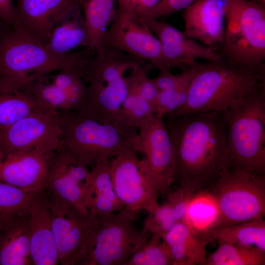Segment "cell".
I'll return each mask as SVG.
<instances>
[{
    "mask_svg": "<svg viewBox=\"0 0 265 265\" xmlns=\"http://www.w3.org/2000/svg\"><path fill=\"white\" fill-rule=\"evenodd\" d=\"M89 36L87 48L95 53L102 48V39L115 13V0H79Z\"/></svg>",
    "mask_w": 265,
    "mask_h": 265,
    "instance_id": "cell-26",
    "label": "cell"
},
{
    "mask_svg": "<svg viewBox=\"0 0 265 265\" xmlns=\"http://www.w3.org/2000/svg\"><path fill=\"white\" fill-rule=\"evenodd\" d=\"M177 222L170 203L167 201L148 215L144 220L142 230L151 235L161 237Z\"/></svg>",
    "mask_w": 265,
    "mask_h": 265,
    "instance_id": "cell-36",
    "label": "cell"
},
{
    "mask_svg": "<svg viewBox=\"0 0 265 265\" xmlns=\"http://www.w3.org/2000/svg\"><path fill=\"white\" fill-rule=\"evenodd\" d=\"M110 173L117 197L135 216L142 210L150 213L159 205V195L135 152L129 151L110 159Z\"/></svg>",
    "mask_w": 265,
    "mask_h": 265,
    "instance_id": "cell-13",
    "label": "cell"
},
{
    "mask_svg": "<svg viewBox=\"0 0 265 265\" xmlns=\"http://www.w3.org/2000/svg\"><path fill=\"white\" fill-rule=\"evenodd\" d=\"M219 219V209L213 195L209 190L196 191L189 202L184 222L193 232L206 238L217 228Z\"/></svg>",
    "mask_w": 265,
    "mask_h": 265,
    "instance_id": "cell-27",
    "label": "cell"
},
{
    "mask_svg": "<svg viewBox=\"0 0 265 265\" xmlns=\"http://www.w3.org/2000/svg\"><path fill=\"white\" fill-rule=\"evenodd\" d=\"M118 7L129 10L142 17H146L159 0H116Z\"/></svg>",
    "mask_w": 265,
    "mask_h": 265,
    "instance_id": "cell-39",
    "label": "cell"
},
{
    "mask_svg": "<svg viewBox=\"0 0 265 265\" xmlns=\"http://www.w3.org/2000/svg\"><path fill=\"white\" fill-rule=\"evenodd\" d=\"M207 187L219 209L216 228L265 215V176L228 167Z\"/></svg>",
    "mask_w": 265,
    "mask_h": 265,
    "instance_id": "cell-9",
    "label": "cell"
},
{
    "mask_svg": "<svg viewBox=\"0 0 265 265\" xmlns=\"http://www.w3.org/2000/svg\"><path fill=\"white\" fill-rule=\"evenodd\" d=\"M217 51L232 63L254 69L264 68L265 5L230 0L223 37Z\"/></svg>",
    "mask_w": 265,
    "mask_h": 265,
    "instance_id": "cell-7",
    "label": "cell"
},
{
    "mask_svg": "<svg viewBox=\"0 0 265 265\" xmlns=\"http://www.w3.org/2000/svg\"><path fill=\"white\" fill-rule=\"evenodd\" d=\"M90 178L88 167L60 146L51 157L47 189L86 213L85 200Z\"/></svg>",
    "mask_w": 265,
    "mask_h": 265,
    "instance_id": "cell-15",
    "label": "cell"
},
{
    "mask_svg": "<svg viewBox=\"0 0 265 265\" xmlns=\"http://www.w3.org/2000/svg\"><path fill=\"white\" fill-rule=\"evenodd\" d=\"M63 122L61 146L81 163L92 167L97 159H111L139 151L138 133L119 123H103L77 111L59 112Z\"/></svg>",
    "mask_w": 265,
    "mask_h": 265,
    "instance_id": "cell-6",
    "label": "cell"
},
{
    "mask_svg": "<svg viewBox=\"0 0 265 265\" xmlns=\"http://www.w3.org/2000/svg\"><path fill=\"white\" fill-rule=\"evenodd\" d=\"M102 43L165 69L159 39L143 18L129 10L116 9Z\"/></svg>",
    "mask_w": 265,
    "mask_h": 265,
    "instance_id": "cell-12",
    "label": "cell"
},
{
    "mask_svg": "<svg viewBox=\"0 0 265 265\" xmlns=\"http://www.w3.org/2000/svg\"><path fill=\"white\" fill-rule=\"evenodd\" d=\"M41 108L25 91L0 88V132Z\"/></svg>",
    "mask_w": 265,
    "mask_h": 265,
    "instance_id": "cell-29",
    "label": "cell"
},
{
    "mask_svg": "<svg viewBox=\"0 0 265 265\" xmlns=\"http://www.w3.org/2000/svg\"><path fill=\"white\" fill-rule=\"evenodd\" d=\"M2 222H1V221H0V224L1 223H2Z\"/></svg>",
    "mask_w": 265,
    "mask_h": 265,
    "instance_id": "cell-44",
    "label": "cell"
},
{
    "mask_svg": "<svg viewBox=\"0 0 265 265\" xmlns=\"http://www.w3.org/2000/svg\"><path fill=\"white\" fill-rule=\"evenodd\" d=\"M173 153V183L194 193L229 166L225 123L216 111L165 117Z\"/></svg>",
    "mask_w": 265,
    "mask_h": 265,
    "instance_id": "cell-1",
    "label": "cell"
},
{
    "mask_svg": "<svg viewBox=\"0 0 265 265\" xmlns=\"http://www.w3.org/2000/svg\"><path fill=\"white\" fill-rule=\"evenodd\" d=\"M221 113L228 167L265 176V92L238 99Z\"/></svg>",
    "mask_w": 265,
    "mask_h": 265,
    "instance_id": "cell-5",
    "label": "cell"
},
{
    "mask_svg": "<svg viewBox=\"0 0 265 265\" xmlns=\"http://www.w3.org/2000/svg\"><path fill=\"white\" fill-rule=\"evenodd\" d=\"M89 42L79 2L57 22L45 47L52 53L62 56L88 48Z\"/></svg>",
    "mask_w": 265,
    "mask_h": 265,
    "instance_id": "cell-22",
    "label": "cell"
},
{
    "mask_svg": "<svg viewBox=\"0 0 265 265\" xmlns=\"http://www.w3.org/2000/svg\"><path fill=\"white\" fill-rule=\"evenodd\" d=\"M265 92V68L251 69L224 59L196 63L186 103L164 117L193 112L225 111L234 101Z\"/></svg>",
    "mask_w": 265,
    "mask_h": 265,
    "instance_id": "cell-2",
    "label": "cell"
},
{
    "mask_svg": "<svg viewBox=\"0 0 265 265\" xmlns=\"http://www.w3.org/2000/svg\"><path fill=\"white\" fill-rule=\"evenodd\" d=\"M3 30L2 29V28L0 26V34H1V33L2 32Z\"/></svg>",
    "mask_w": 265,
    "mask_h": 265,
    "instance_id": "cell-43",
    "label": "cell"
},
{
    "mask_svg": "<svg viewBox=\"0 0 265 265\" xmlns=\"http://www.w3.org/2000/svg\"><path fill=\"white\" fill-rule=\"evenodd\" d=\"M192 78L172 89L159 91L156 102L157 116L164 118L185 104Z\"/></svg>",
    "mask_w": 265,
    "mask_h": 265,
    "instance_id": "cell-35",
    "label": "cell"
},
{
    "mask_svg": "<svg viewBox=\"0 0 265 265\" xmlns=\"http://www.w3.org/2000/svg\"><path fill=\"white\" fill-rule=\"evenodd\" d=\"M142 18L160 42L165 69L178 67L184 70L197 59L209 62L223 59L217 51L188 37L172 25L159 19Z\"/></svg>",
    "mask_w": 265,
    "mask_h": 265,
    "instance_id": "cell-16",
    "label": "cell"
},
{
    "mask_svg": "<svg viewBox=\"0 0 265 265\" xmlns=\"http://www.w3.org/2000/svg\"><path fill=\"white\" fill-rule=\"evenodd\" d=\"M91 178L86 194L85 203L87 210L96 214L119 212L125 206L117 197L110 173V159L100 157L90 168Z\"/></svg>",
    "mask_w": 265,
    "mask_h": 265,
    "instance_id": "cell-24",
    "label": "cell"
},
{
    "mask_svg": "<svg viewBox=\"0 0 265 265\" xmlns=\"http://www.w3.org/2000/svg\"><path fill=\"white\" fill-rule=\"evenodd\" d=\"M63 122L59 112L41 108L0 132L4 157L19 151L52 153L61 146Z\"/></svg>",
    "mask_w": 265,
    "mask_h": 265,
    "instance_id": "cell-11",
    "label": "cell"
},
{
    "mask_svg": "<svg viewBox=\"0 0 265 265\" xmlns=\"http://www.w3.org/2000/svg\"><path fill=\"white\" fill-rule=\"evenodd\" d=\"M230 0H195L184 12L185 34L217 51L222 42Z\"/></svg>",
    "mask_w": 265,
    "mask_h": 265,
    "instance_id": "cell-18",
    "label": "cell"
},
{
    "mask_svg": "<svg viewBox=\"0 0 265 265\" xmlns=\"http://www.w3.org/2000/svg\"><path fill=\"white\" fill-rule=\"evenodd\" d=\"M195 193L186 188L178 186L167 194V201L171 205L177 221H185L189 202Z\"/></svg>",
    "mask_w": 265,
    "mask_h": 265,
    "instance_id": "cell-37",
    "label": "cell"
},
{
    "mask_svg": "<svg viewBox=\"0 0 265 265\" xmlns=\"http://www.w3.org/2000/svg\"><path fill=\"white\" fill-rule=\"evenodd\" d=\"M50 192L53 235L62 265H77L85 243L99 224L97 214L85 213L72 203Z\"/></svg>",
    "mask_w": 265,
    "mask_h": 265,
    "instance_id": "cell-10",
    "label": "cell"
},
{
    "mask_svg": "<svg viewBox=\"0 0 265 265\" xmlns=\"http://www.w3.org/2000/svg\"><path fill=\"white\" fill-rule=\"evenodd\" d=\"M79 0H17L18 20L25 30L45 46L57 22Z\"/></svg>",
    "mask_w": 265,
    "mask_h": 265,
    "instance_id": "cell-19",
    "label": "cell"
},
{
    "mask_svg": "<svg viewBox=\"0 0 265 265\" xmlns=\"http://www.w3.org/2000/svg\"><path fill=\"white\" fill-rule=\"evenodd\" d=\"M161 237L169 249L173 265H205L206 247L210 241L193 232L185 222H176Z\"/></svg>",
    "mask_w": 265,
    "mask_h": 265,
    "instance_id": "cell-23",
    "label": "cell"
},
{
    "mask_svg": "<svg viewBox=\"0 0 265 265\" xmlns=\"http://www.w3.org/2000/svg\"><path fill=\"white\" fill-rule=\"evenodd\" d=\"M155 115V108L149 102L128 93L119 109L118 121L127 128L138 130Z\"/></svg>",
    "mask_w": 265,
    "mask_h": 265,
    "instance_id": "cell-32",
    "label": "cell"
},
{
    "mask_svg": "<svg viewBox=\"0 0 265 265\" xmlns=\"http://www.w3.org/2000/svg\"><path fill=\"white\" fill-rule=\"evenodd\" d=\"M36 194L0 182V221L28 212Z\"/></svg>",
    "mask_w": 265,
    "mask_h": 265,
    "instance_id": "cell-31",
    "label": "cell"
},
{
    "mask_svg": "<svg viewBox=\"0 0 265 265\" xmlns=\"http://www.w3.org/2000/svg\"><path fill=\"white\" fill-rule=\"evenodd\" d=\"M0 265H32L29 211L0 224Z\"/></svg>",
    "mask_w": 265,
    "mask_h": 265,
    "instance_id": "cell-21",
    "label": "cell"
},
{
    "mask_svg": "<svg viewBox=\"0 0 265 265\" xmlns=\"http://www.w3.org/2000/svg\"><path fill=\"white\" fill-rule=\"evenodd\" d=\"M145 62L105 46L90 53L81 68L86 96L77 112L103 123H119V111L128 95L125 73Z\"/></svg>",
    "mask_w": 265,
    "mask_h": 265,
    "instance_id": "cell-3",
    "label": "cell"
},
{
    "mask_svg": "<svg viewBox=\"0 0 265 265\" xmlns=\"http://www.w3.org/2000/svg\"><path fill=\"white\" fill-rule=\"evenodd\" d=\"M97 215L98 225L87 239L77 265H125L151 236L135 227V215L125 208Z\"/></svg>",
    "mask_w": 265,
    "mask_h": 265,
    "instance_id": "cell-8",
    "label": "cell"
},
{
    "mask_svg": "<svg viewBox=\"0 0 265 265\" xmlns=\"http://www.w3.org/2000/svg\"><path fill=\"white\" fill-rule=\"evenodd\" d=\"M0 19L13 29H24L17 16L13 0H0Z\"/></svg>",
    "mask_w": 265,
    "mask_h": 265,
    "instance_id": "cell-40",
    "label": "cell"
},
{
    "mask_svg": "<svg viewBox=\"0 0 265 265\" xmlns=\"http://www.w3.org/2000/svg\"><path fill=\"white\" fill-rule=\"evenodd\" d=\"M143 65L132 69L130 75L125 78L128 93L134 94L144 99L156 110V102L159 91L152 79L148 77Z\"/></svg>",
    "mask_w": 265,
    "mask_h": 265,
    "instance_id": "cell-34",
    "label": "cell"
},
{
    "mask_svg": "<svg viewBox=\"0 0 265 265\" xmlns=\"http://www.w3.org/2000/svg\"><path fill=\"white\" fill-rule=\"evenodd\" d=\"M140 163L159 195L169 192L173 183V153L164 118L154 115L139 128Z\"/></svg>",
    "mask_w": 265,
    "mask_h": 265,
    "instance_id": "cell-14",
    "label": "cell"
},
{
    "mask_svg": "<svg viewBox=\"0 0 265 265\" xmlns=\"http://www.w3.org/2000/svg\"><path fill=\"white\" fill-rule=\"evenodd\" d=\"M205 238L210 241L215 240L265 252V220L260 217L216 228L210 231Z\"/></svg>",
    "mask_w": 265,
    "mask_h": 265,
    "instance_id": "cell-25",
    "label": "cell"
},
{
    "mask_svg": "<svg viewBox=\"0 0 265 265\" xmlns=\"http://www.w3.org/2000/svg\"><path fill=\"white\" fill-rule=\"evenodd\" d=\"M10 28L0 34V88L24 90L39 76L77 66L79 51L54 54L24 29Z\"/></svg>",
    "mask_w": 265,
    "mask_h": 265,
    "instance_id": "cell-4",
    "label": "cell"
},
{
    "mask_svg": "<svg viewBox=\"0 0 265 265\" xmlns=\"http://www.w3.org/2000/svg\"><path fill=\"white\" fill-rule=\"evenodd\" d=\"M24 91L27 92L43 109L57 112L74 111L68 96L53 81L50 74L39 76Z\"/></svg>",
    "mask_w": 265,
    "mask_h": 265,
    "instance_id": "cell-28",
    "label": "cell"
},
{
    "mask_svg": "<svg viewBox=\"0 0 265 265\" xmlns=\"http://www.w3.org/2000/svg\"><path fill=\"white\" fill-rule=\"evenodd\" d=\"M4 157V155L0 147V165H1V164L2 163L3 160V159Z\"/></svg>",
    "mask_w": 265,
    "mask_h": 265,
    "instance_id": "cell-41",
    "label": "cell"
},
{
    "mask_svg": "<svg viewBox=\"0 0 265 265\" xmlns=\"http://www.w3.org/2000/svg\"><path fill=\"white\" fill-rule=\"evenodd\" d=\"M253 1L265 5V0H252Z\"/></svg>",
    "mask_w": 265,
    "mask_h": 265,
    "instance_id": "cell-42",
    "label": "cell"
},
{
    "mask_svg": "<svg viewBox=\"0 0 265 265\" xmlns=\"http://www.w3.org/2000/svg\"><path fill=\"white\" fill-rule=\"evenodd\" d=\"M49 195L47 189L36 193L29 210L32 265L59 263L52 230Z\"/></svg>",
    "mask_w": 265,
    "mask_h": 265,
    "instance_id": "cell-20",
    "label": "cell"
},
{
    "mask_svg": "<svg viewBox=\"0 0 265 265\" xmlns=\"http://www.w3.org/2000/svg\"><path fill=\"white\" fill-rule=\"evenodd\" d=\"M265 252L218 242L216 250L207 257L205 265H265Z\"/></svg>",
    "mask_w": 265,
    "mask_h": 265,
    "instance_id": "cell-30",
    "label": "cell"
},
{
    "mask_svg": "<svg viewBox=\"0 0 265 265\" xmlns=\"http://www.w3.org/2000/svg\"><path fill=\"white\" fill-rule=\"evenodd\" d=\"M195 0H159L157 5L144 17L159 19L175 12L186 9Z\"/></svg>",
    "mask_w": 265,
    "mask_h": 265,
    "instance_id": "cell-38",
    "label": "cell"
},
{
    "mask_svg": "<svg viewBox=\"0 0 265 265\" xmlns=\"http://www.w3.org/2000/svg\"><path fill=\"white\" fill-rule=\"evenodd\" d=\"M125 265H173L169 249L160 236L151 235Z\"/></svg>",
    "mask_w": 265,
    "mask_h": 265,
    "instance_id": "cell-33",
    "label": "cell"
},
{
    "mask_svg": "<svg viewBox=\"0 0 265 265\" xmlns=\"http://www.w3.org/2000/svg\"><path fill=\"white\" fill-rule=\"evenodd\" d=\"M53 153L31 150L7 155L0 165V182L29 192L38 193L47 189Z\"/></svg>",
    "mask_w": 265,
    "mask_h": 265,
    "instance_id": "cell-17",
    "label": "cell"
}]
</instances>
